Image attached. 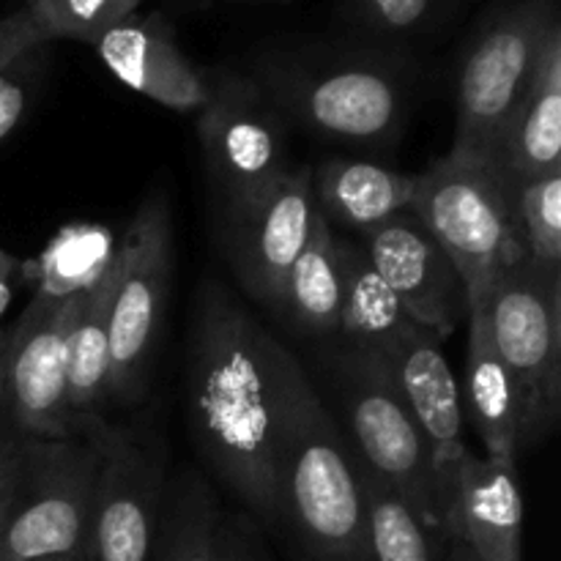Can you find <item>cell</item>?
Returning a JSON list of instances; mask_svg holds the SVG:
<instances>
[{
  "instance_id": "83f0119b",
  "label": "cell",
  "mask_w": 561,
  "mask_h": 561,
  "mask_svg": "<svg viewBox=\"0 0 561 561\" xmlns=\"http://www.w3.org/2000/svg\"><path fill=\"white\" fill-rule=\"evenodd\" d=\"M137 5V0H25L22 9L36 20L47 42L71 38L96 44L115 22L135 14Z\"/></svg>"
},
{
  "instance_id": "484cf974",
  "label": "cell",
  "mask_w": 561,
  "mask_h": 561,
  "mask_svg": "<svg viewBox=\"0 0 561 561\" xmlns=\"http://www.w3.org/2000/svg\"><path fill=\"white\" fill-rule=\"evenodd\" d=\"M151 561H217V524L222 518L206 480L184 474L164 491Z\"/></svg>"
},
{
  "instance_id": "9a60e30c",
  "label": "cell",
  "mask_w": 561,
  "mask_h": 561,
  "mask_svg": "<svg viewBox=\"0 0 561 561\" xmlns=\"http://www.w3.org/2000/svg\"><path fill=\"white\" fill-rule=\"evenodd\" d=\"M449 561H524V493L518 466L469 453L444 502Z\"/></svg>"
},
{
  "instance_id": "d6986e66",
  "label": "cell",
  "mask_w": 561,
  "mask_h": 561,
  "mask_svg": "<svg viewBox=\"0 0 561 561\" xmlns=\"http://www.w3.org/2000/svg\"><path fill=\"white\" fill-rule=\"evenodd\" d=\"M466 323H469V348H466V373L460 387L463 416H469L471 427L480 436L485 458L518 463L520 449L526 447L518 383L493 345L485 312L474 310Z\"/></svg>"
},
{
  "instance_id": "4316f807",
  "label": "cell",
  "mask_w": 561,
  "mask_h": 561,
  "mask_svg": "<svg viewBox=\"0 0 561 561\" xmlns=\"http://www.w3.org/2000/svg\"><path fill=\"white\" fill-rule=\"evenodd\" d=\"M510 190L520 255L540 272L561 274V173L520 181Z\"/></svg>"
},
{
  "instance_id": "9c48e42d",
  "label": "cell",
  "mask_w": 561,
  "mask_h": 561,
  "mask_svg": "<svg viewBox=\"0 0 561 561\" xmlns=\"http://www.w3.org/2000/svg\"><path fill=\"white\" fill-rule=\"evenodd\" d=\"M96 447L82 561H151L164 504V447L104 416L82 431Z\"/></svg>"
},
{
  "instance_id": "ffe728a7",
  "label": "cell",
  "mask_w": 561,
  "mask_h": 561,
  "mask_svg": "<svg viewBox=\"0 0 561 561\" xmlns=\"http://www.w3.org/2000/svg\"><path fill=\"white\" fill-rule=\"evenodd\" d=\"M416 173L367 162V159L334 157L312 168V195L318 211L332 228L362 233L411 206Z\"/></svg>"
},
{
  "instance_id": "d590c367",
  "label": "cell",
  "mask_w": 561,
  "mask_h": 561,
  "mask_svg": "<svg viewBox=\"0 0 561 561\" xmlns=\"http://www.w3.org/2000/svg\"><path fill=\"white\" fill-rule=\"evenodd\" d=\"M36 561H82V553L80 551L58 553V557H44V559H36Z\"/></svg>"
},
{
  "instance_id": "8d00e7d4",
  "label": "cell",
  "mask_w": 561,
  "mask_h": 561,
  "mask_svg": "<svg viewBox=\"0 0 561 561\" xmlns=\"http://www.w3.org/2000/svg\"><path fill=\"white\" fill-rule=\"evenodd\" d=\"M305 561H356V559H305Z\"/></svg>"
},
{
  "instance_id": "603a6c76",
  "label": "cell",
  "mask_w": 561,
  "mask_h": 561,
  "mask_svg": "<svg viewBox=\"0 0 561 561\" xmlns=\"http://www.w3.org/2000/svg\"><path fill=\"white\" fill-rule=\"evenodd\" d=\"M343 257L345 290L334 337L345 348L387 356L405 334L414 332L422 323H416L403 310L398 296L389 290L370 257L365 255L359 241L343 239Z\"/></svg>"
},
{
  "instance_id": "5b68a950",
  "label": "cell",
  "mask_w": 561,
  "mask_h": 561,
  "mask_svg": "<svg viewBox=\"0 0 561 561\" xmlns=\"http://www.w3.org/2000/svg\"><path fill=\"white\" fill-rule=\"evenodd\" d=\"M409 208L458 268L469 310H480L502 268L520 255L510 184L491 164L460 162L447 153L416 173Z\"/></svg>"
},
{
  "instance_id": "f1b7e54d",
  "label": "cell",
  "mask_w": 561,
  "mask_h": 561,
  "mask_svg": "<svg viewBox=\"0 0 561 561\" xmlns=\"http://www.w3.org/2000/svg\"><path fill=\"white\" fill-rule=\"evenodd\" d=\"M442 0H354V16L383 36H411L431 27Z\"/></svg>"
},
{
  "instance_id": "4fadbf2b",
  "label": "cell",
  "mask_w": 561,
  "mask_h": 561,
  "mask_svg": "<svg viewBox=\"0 0 561 561\" xmlns=\"http://www.w3.org/2000/svg\"><path fill=\"white\" fill-rule=\"evenodd\" d=\"M312 168H290L252 206L222 214V247L250 299L274 312L285 277L305 250L316 219Z\"/></svg>"
},
{
  "instance_id": "8992f818",
  "label": "cell",
  "mask_w": 561,
  "mask_h": 561,
  "mask_svg": "<svg viewBox=\"0 0 561 561\" xmlns=\"http://www.w3.org/2000/svg\"><path fill=\"white\" fill-rule=\"evenodd\" d=\"M559 25L553 0H515L488 22L460 66L449 157L491 164L499 137L529 91L542 49Z\"/></svg>"
},
{
  "instance_id": "f546056e",
  "label": "cell",
  "mask_w": 561,
  "mask_h": 561,
  "mask_svg": "<svg viewBox=\"0 0 561 561\" xmlns=\"http://www.w3.org/2000/svg\"><path fill=\"white\" fill-rule=\"evenodd\" d=\"M44 75V47L33 49L25 58L16 60L3 77H0V142L14 135L25 113L31 110L33 96L42 85Z\"/></svg>"
},
{
  "instance_id": "5bb4252c",
  "label": "cell",
  "mask_w": 561,
  "mask_h": 561,
  "mask_svg": "<svg viewBox=\"0 0 561 561\" xmlns=\"http://www.w3.org/2000/svg\"><path fill=\"white\" fill-rule=\"evenodd\" d=\"M356 236L376 272L416 323L447 340L469 321V294L458 268L411 208Z\"/></svg>"
},
{
  "instance_id": "e0dca14e",
  "label": "cell",
  "mask_w": 561,
  "mask_h": 561,
  "mask_svg": "<svg viewBox=\"0 0 561 561\" xmlns=\"http://www.w3.org/2000/svg\"><path fill=\"white\" fill-rule=\"evenodd\" d=\"M93 49L124 85L162 107L195 113L206 104L211 80L181 53L159 16H124L96 38Z\"/></svg>"
},
{
  "instance_id": "e575fe53",
  "label": "cell",
  "mask_w": 561,
  "mask_h": 561,
  "mask_svg": "<svg viewBox=\"0 0 561 561\" xmlns=\"http://www.w3.org/2000/svg\"><path fill=\"white\" fill-rule=\"evenodd\" d=\"M3 343H5V334L3 329H0V442L11 433L9 400H5V378H3Z\"/></svg>"
},
{
  "instance_id": "30bf717a",
  "label": "cell",
  "mask_w": 561,
  "mask_h": 561,
  "mask_svg": "<svg viewBox=\"0 0 561 561\" xmlns=\"http://www.w3.org/2000/svg\"><path fill=\"white\" fill-rule=\"evenodd\" d=\"M197 113L203 162L222 214L252 206L290 170L288 124L252 77L217 75Z\"/></svg>"
},
{
  "instance_id": "1f68e13d",
  "label": "cell",
  "mask_w": 561,
  "mask_h": 561,
  "mask_svg": "<svg viewBox=\"0 0 561 561\" xmlns=\"http://www.w3.org/2000/svg\"><path fill=\"white\" fill-rule=\"evenodd\" d=\"M217 561H268V557L247 520L222 515L217 524Z\"/></svg>"
},
{
  "instance_id": "d4e9b609",
  "label": "cell",
  "mask_w": 561,
  "mask_h": 561,
  "mask_svg": "<svg viewBox=\"0 0 561 561\" xmlns=\"http://www.w3.org/2000/svg\"><path fill=\"white\" fill-rule=\"evenodd\" d=\"M356 474L365 499L367 561H449L444 542L387 482L378 480L359 460Z\"/></svg>"
},
{
  "instance_id": "ba28073f",
  "label": "cell",
  "mask_w": 561,
  "mask_h": 561,
  "mask_svg": "<svg viewBox=\"0 0 561 561\" xmlns=\"http://www.w3.org/2000/svg\"><path fill=\"white\" fill-rule=\"evenodd\" d=\"M480 310L518 383L529 447L553 431L561 414V274L540 272L518 255L502 268Z\"/></svg>"
},
{
  "instance_id": "cb8c5ba5",
  "label": "cell",
  "mask_w": 561,
  "mask_h": 561,
  "mask_svg": "<svg viewBox=\"0 0 561 561\" xmlns=\"http://www.w3.org/2000/svg\"><path fill=\"white\" fill-rule=\"evenodd\" d=\"M118 252L113 230L102 225H69L58 230L36 261L22 263L20 272L44 299H75L96 288L110 274Z\"/></svg>"
},
{
  "instance_id": "44dd1931",
  "label": "cell",
  "mask_w": 561,
  "mask_h": 561,
  "mask_svg": "<svg viewBox=\"0 0 561 561\" xmlns=\"http://www.w3.org/2000/svg\"><path fill=\"white\" fill-rule=\"evenodd\" d=\"M345 290L343 239L316 211L305 250L290 266L279 294L277 312L288 329L305 337H334Z\"/></svg>"
},
{
  "instance_id": "f35d334b",
  "label": "cell",
  "mask_w": 561,
  "mask_h": 561,
  "mask_svg": "<svg viewBox=\"0 0 561 561\" xmlns=\"http://www.w3.org/2000/svg\"><path fill=\"white\" fill-rule=\"evenodd\" d=\"M137 3H142V0H137Z\"/></svg>"
},
{
  "instance_id": "52a82bcc",
  "label": "cell",
  "mask_w": 561,
  "mask_h": 561,
  "mask_svg": "<svg viewBox=\"0 0 561 561\" xmlns=\"http://www.w3.org/2000/svg\"><path fill=\"white\" fill-rule=\"evenodd\" d=\"M173 277V219L164 195L142 201L124 230L110 274V400L146 394Z\"/></svg>"
},
{
  "instance_id": "7a4b0ae2",
  "label": "cell",
  "mask_w": 561,
  "mask_h": 561,
  "mask_svg": "<svg viewBox=\"0 0 561 561\" xmlns=\"http://www.w3.org/2000/svg\"><path fill=\"white\" fill-rule=\"evenodd\" d=\"M277 493L279 524L294 529L305 559L367 561L365 499L354 453L301 365L285 403Z\"/></svg>"
},
{
  "instance_id": "836d02e7",
  "label": "cell",
  "mask_w": 561,
  "mask_h": 561,
  "mask_svg": "<svg viewBox=\"0 0 561 561\" xmlns=\"http://www.w3.org/2000/svg\"><path fill=\"white\" fill-rule=\"evenodd\" d=\"M20 268L22 263L0 247V318L5 316V310H9L11 305V296H14V277L20 274Z\"/></svg>"
},
{
  "instance_id": "7c38bea8",
  "label": "cell",
  "mask_w": 561,
  "mask_h": 561,
  "mask_svg": "<svg viewBox=\"0 0 561 561\" xmlns=\"http://www.w3.org/2000/svg\"><path fill=\"white\" fill-rule=\"evenodd\" d=\"M75 299L33 296L3 343L11 431L27 442L77 438L66 405V332Z\"/></svg>"
},
{
  "instance_id": "4dcf8cb0",
  "label": "cell",
  "mask_w": 561,
  "mask_h": 561,
  "mask_svg": "<svg viewBox=\"0 0 561 561\" xmlns=\"http://www.w3.org/2000/svg\"><path fill=\"white\" fill-rule=\"evenodd\" d=\"M47 36L36 25L25 9H16L14 14H5L0 20V77L11 69L20 58L38 47H47Z\"/></svg>"
},
{
  "instance_id": "d6a6232c",
  "label": "cell",
  "mask_w": 561,
  "mask_h": 561,
  "mask_svg": "<svg viewBox=\"0 0 561 561\" xmlns=\"http://www.w3.org/2000/svg\"><path fill=\"white\" fill-rule=\"evenodd\" d=\"M22 477V438L14 431L0 442V531H3L9 510L14 504Z\"/></svg>"
},
{
  "instance_id": "6da1fadb",
  "label": "cell",
  "mask_w": 561,
  "mask_h": 561,
  "mask_svg": "<svg viewBox=\"0 0 561 561\" xmlns=\"http://www.w3.org/2000/svg\"><path fill=\"white\" fill-rule=\"evenodd\" d=\"M186 348V414L203 458L255 518L279 524V433L299 359L219 283L203 285Z\"/></svg>"
},
{
  "instance_id": "8fae6325",
  "label": "cell",
  "mask_w": 561,
  "mask_h": 561,
  "mask_svg": "<svg viewBox=\"0 0 561 561\" xmlns=\"http://www.w3.org/2000/svg\"><path fill=\"white\" fill-rule=\"evenodd\" d=\"M96 447L88 436L22 438V477L0 531V561L82 553L91 510Z\"/></svg>"
},
{
  "instance_id": "277c9868",
  "label": "cell",
  "mask_w": 561,
  "mask_h": 561,
  "mask_svg": "<svg viewBox=\"0 0 561 561\" xmlns=\"http://www.w3.org/2000/svg\"><path fill=\"white\" fill-rule=\"evenodd\" d=\"M327 370L354 458L387 482L444 542V493L431 447L381 356L337 345Z\"/></svg>"
},
{
  "instance_id": "3957f363",
  "label": "cell",
  "mask_w": 561,
  "mask_h": 561,
  "mask_svg": "<svg viewBox=\"0 0 561 561\" xmlns=\"http://www.w3.org/2000/svg\"><path fill=\"white\" fill-rule=\"evenodd\" d=\"M288 126L354 146H387L403 129L409 80L378 53H290L252 75Z\"/></svg>"
},
{
  "instance_id": "ac0fdd59",
  "label": "cell",
  "mask_w": 561,
  "mask_h": 561,
  "mask_svg": "<svg viewBox=\"0 0 561 561\" xmlns=\"http://www.w3.org/2000/svg\"><path fill=\"white\" fill-rule=\"evenodd\" d=\"M491 168L510 186L561 173V25L548 38L535 80L499 137Z\"/></svg>"
},
{
  "instance_id": "2e32d148",
  "label": "cell",
  "mask_w": 561,
  "mask_h": 561,
  "mask_svg": "<svg viewBox=\"0 0 561 561\" xmlns=\"http://www.w3.org/2000/svg\"><path fill=\"white\" fill-rule=\"evenodd\" d=\"M442 345L444 340L438 334L416 327L381 359L405 409L411 411L416 427L431 447L433 466H436L444 502H447L455 471L471 449L466 447V416L458 378Z\"/></svg>"
},
{
  "instance_id": "74e56055",
  "label": "cell",
  "mask_w": 561,
  "mask_h": 561,
  "mask_svg": "<svg viewBox=\"0 0 561 561\" xmlns=\"http://www.w3.org/2000/svg\"><path fill=\"white\" fill-rule=\"evenodd\" d=\"M236 3H261V0H236Z\"/></svg>"
},
{
  "instance_id": "7402d4cb",
  "label": "cell",
  "mask_w": 561,
  "mask_h": 561,
  "mask_svg": "<svg viewBox=\"0 0 561 561\" xmlns=\"http://www.w3.org/2000/svg\"><path fill=\"white\" fill-rule=\"evenodd\" d=\"M110 274L77 299L66 332V405L75 436H82V431L102 416L110 400Z\"/></svg>"
}]
</instances>
